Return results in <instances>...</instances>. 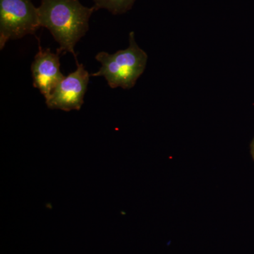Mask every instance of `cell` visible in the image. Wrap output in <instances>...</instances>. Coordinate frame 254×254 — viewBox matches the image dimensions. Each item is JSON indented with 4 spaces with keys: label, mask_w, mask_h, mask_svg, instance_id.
Segmentation results:
<instances>
[{
    "label": "cell",
    "mask_w": 254,
    "mask_h": 254,
    "mask_svg": "<svg viewBox=\"0 0 254 254\" xmlns=\"http://www.w3.org/2000/svg\"><path fill=\"white\" fill-rule=\"evenodd\" d=\"M38 10L41 27L49 30L59 44L57 53H71L77 60L75 46L88 31L95 8L79 0H41Z\"/></svg>",
    "instance_id": "obj_1"
},
{
    "label": "cell",
    "mask_w": 254,
    "mask_h": 254,
    "mask_svg": "<svg viewBox=\"0 0 254 254\" xmlns=\"http://www.w3.org/2000/svg\"><path fill=\"white\" fill-rule=\"evenodd\" d=\"M101 64L99 71L91 76H103L110 88L128 90L144 72L148 55L137 44L133 32L129 33L128 47L115 54L100 52L95 56Z\"/></svg>",
    "instance_id": "obj_2"
},
{
    "label": "cell",
    "mask_w": 254,
    "mask_h": 254,
    "mask_svg": "<svg viewBox=\"0 0 254 254\" xmlns=\"http://www.w3.org/2000/svg\"><path fill=\"white\" fill-rule=\"evenodd\" d=\"M40 27L38 7L31 0H0V50L10 40L35 34Z\"/></svg>",
    "instance_id": "obj_3"
},
{
    "label": "cell",
    "mask_w": 254,
    "mask_h": 254,
    "mask_svg": "<svg viewBox=\"0 0 254 254\" xmlns=\"http://www.w3.org/2000/svg\"><path fill=\"white\" fill-rule=\"evenodd\" d=\"M77 68L63 78L46 100L50 109L69 112L79 110L83 104L90 76L83 64L76 60Z\"/></svg>",
    "instance_id": "obj_4"
},
{
    "label": "cell",
    "mask_w": 254,
    "mask_h": 254,
    "mask_svg": "<svg viewBox=\"0 0 254 254\" xmlns=\"http://www.w3.org/2000/svg\"><path fill=\"white\" fill-rule=\"evenodd\" d=\"M38 48L31 64L32 77L33 86L38 88L47 100L64 76L60 70L59 53H52L50 49H43L39 40Z\"/></svg>",
    "instance_id": "obj_5"
},
{
    "label": "cell",
    "mask_w": 254,
    "mask_h": 254,
    "mask_svg": "<svg viewBox=\"0 0 254 254\" xmlns=\"http://www.w3.org/2000/svg\"><path fill=\"white\" fill-rule=\"evenodd\" d=\"M136 0H93L95 11L107 9L114 15L125 14L129 11Z\"/></svg>",
    "instance_id": "obj_6"
},
{
    "label": "cell",
    "mask_w": 254,
    "mask_h": 254,
    "mask_svg": "<svg viewBox=\"0 0 254 254\" xmlns=\"http://www.w3.org/2000/svg\"><path fill=\"white\" fill-rule=\"evenodd\" d=\"M251 149H252V155L253 156L254 159V138L253 141H252V147H251Z\"/></svg>",
    "instance_id": "obj_7"
}]
</instances>
